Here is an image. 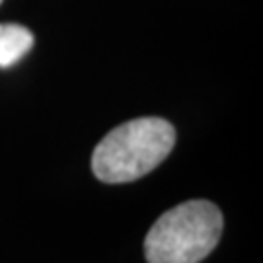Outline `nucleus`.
<instances>
[{
	"label": "nucleus",
	"mask_w": 263,
	"mask_h": 263,
	"mask_svg": "<svg viewBox=\"0 0 263 263\" xmlns=\"http://www.w3.org/2000/svg\"><path fill=\"white\" fill-rule=\"evenodd\" d=\"M0 4H2V0H0Z\"/></svg>",
	"instance_id": "20e7f679"
},
{
	"label": "nucleus",
	"mask_w": 263,
	"mask_h": 263,
	"mask_svg": "<svg viewBox=\"0 0 263 263\" xmlns=\"http://www.w3.org/2000/svg\"><path fill=\"white\" fill-rule=\"evenodd\" d=\"M35 39L20 24H0V68L14 66L29 53Z\"/></svg>",
	"instance_id": "7ed1b4c3"
},
{
	"label": "nucleus",
	"mask_w": 263,
	"mask_h": 263,
	"mask_svg": "<svg viewBox=\"0 0 263 263\" xmlns=\"http://www.w3.org/2000/svg\"><path fill=\"white\" fill-rule=\"evenodd\" d=\"M174 144L176 129L162 117H139L123 123L94 148V176L104 183L135 181L158 168Z\"/></svg>",
	"instance_id": "f257e3e1"
},
{
	"label": "nucleus",
	"mask_w": 263,
	"mask_h": 263,
	"mask_svg": "<svg viewBox=\"0 0 263 263\" xmlns=\"http://www.w3.org/2000/svg\"><path fill=\"white\" fill-rule=\"evenodd\" d=\"M222 213L211 201H185L166 211L144 238L148 263H199L216 248Z\"/></svg>",
	"instance_id": "f03ea898"
}]
</instances>
